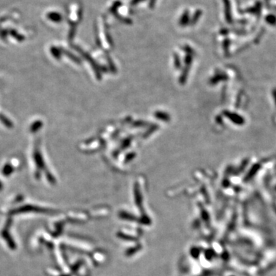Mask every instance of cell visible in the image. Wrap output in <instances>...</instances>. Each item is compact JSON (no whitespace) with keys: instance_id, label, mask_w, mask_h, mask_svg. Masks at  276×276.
Returning a JSON list of instances; mask_svg holds the SVG:
<instances>
[{"instance_id":"6da1fadb","label":"cell","mask_w":276,"mask_h":276,"mask_svg":"<svg viewBox=\"0 0 276 276\" xmlns=\"http://www.w3.org/2000/svg\"><path fill=\"white\" fill-rule=\"evenodd\" d=\"M140 1H142V0H133V4H136V3H137V2H140Z\"/></svg>"}]
</instances>
